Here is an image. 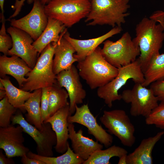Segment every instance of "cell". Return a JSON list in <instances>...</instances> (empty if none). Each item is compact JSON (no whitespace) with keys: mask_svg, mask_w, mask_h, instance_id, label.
I'll return each instance as SVG.
<instances>
[{"mask_svg":"<svg viewBox=\"0 0 164 164\" xmlns=\"http://www.w3.org/2000/svg\"><path fill=\"white\" fill-rule=\"evenodd\" d=\"M135 31L133 40L139 48L138 58L144 73L152 57L159 53L164 40V29L160 24L145 17L136 25Z\"/></svg>","mask_w":164,"mask_h":164,"instance_id":"6da1fadb","label":"cell"},{"mask_svg":"<svg viewBox=\"0 0 164 164\" xmlns=\"http://www.w3.org/2000/svg\"><path fill=\"white\" fill-rule=\"evenodd\" d=\"M98 46L82 60L78 62L79 74L92 90L103 86L118 75V69L104 58Z\"/></svg>","mask_w":164,"mask_h":164,"instance_id":"7a4b0ae2","label":"cell"},{"mask_svg":"<svg viewBox=\"0 0 164 164\" xmlns=\"http://www.w3.org/2000/svg\"><path fill=\"white\" fill-rule=\"evenodd\" d=\"M90 11L86 18L87 25L121 26L129 15V0H91Z\"/></svg>","mask_w":164,"mask_h":164,"instance_id":"3957f363","label":"cell"},{"mask_svg":"<svg viewBox=\"0 0 164 164\" xmlns=\"http://www.w3.org/2000/svg\"><path fill=\"white\" fill-rule=\"evenodd\" d=\"M56 43H51L44 49L20 88L30 92L56 84V75L53 70V58Z\"/></svg>","mask_w":164,"mask_h":164,"instance_id":"277c9868","label":"cell"},{"mask_svg":"<svg viewBox=\"0 0 164 164\" xmlns=\"http://www.w3.org/2000/svg\"><path fill=\"white\" fill-rule=\"evenodd\" d=\"M44 7L48 17L70 27L86 18L91 4L90 0H50Z\"/></svg>","mask_w":164,"mask_h":164,"instance_id":"5b68a950","label":"cell"},{"mask_svg":"<svg viewBox=\"0 0 164 164\" xmlns=\"http://www.w3.org/2000/svg\"><path fill=\"white\" fill-rule=\"evenodd\" d=\"M118 69L117 76L105 85L97 88V94L100 98L103 99L109 108L112 106V103L115 101L121 100L119 90L132 79L135 83L142 84L144 81V73L142 70L139 59Z\"/></svg>","mask_w":164,"mask_h":164,"instance_id":"8992f818","label":"cell"},{"mask_svg":"<svg viewBox=\"0 0 164 164\" xmlns=\"http://www.w3.org/2000/svg\"><path fill=\"white\" fill-rule=\"evenodd\" d=\"M103 43L101 49L102 55L109 63L118 68L134 62L140 55L139 47L128 32L115 42L107 39Z\"/></svg>","mask_w":164,"mask_h":164,"instance_id":"52a82bcc","label":"cell"},{"mask_svg":"<svg viewBox=\"0 0 164 164\" xmlns=\"http://www.w3.org/2000/svg\"><path fill=\"white\" fill-rule=\"evenodd\" d=\"M22 113L19 109L17 110L11 118L12 124L21 126L24 132L32 138L36 144L37 154L44 156H53V148L56 144L57 138L50 124L43 122V129L40 130L28 122L23 117Z\"/></svg>","mask_w":164,"mask_h":164,"instance_id":"ba28073f","label":"cell"},{"mask_svg":"<svg viewBox=\"0 0 164 164\" xmlns=\"http://www.w3.org/2000/svg\"><path fill=\"white\" fill-rule=\"evenodd\" d=\"M100 120L108 132L117 137L125 146L131 147L134 144L135 127L124 110H105Z\"/></svg>","mask_w":164,"mask_h":164,"instance_id":"9c48e42d","label":"cell"},{"mask_svg":"<svg viewBox=\"0 0 164 164\" xmlns=\"http://www.w3.org/2000/svg\"><path fill=\"white\" fill-rule=\"evenodd\" d=\"M121 95L122 100L130 104V113L133 116L146 118L159 105V101L152 90L142 84L135 83L132 89L124 90Z\"/></svg>","mask_w":164,"mask_h":164,"instance_id":"30bf717a","label":"cell"},{"mask_svg":"<svg viewBox=\"0 0 164 164\" xmlns=\"http://www.w3.org/2000/svg\"><path fill=\"white\" fill-rule=\"evenodd\" d=\"M44 6L40 0H34L32 10L26 15L18 19L8 20L11 26L24 31L35 41L44 30L48 23Z\"/></svg>","mask_w":164,"mask_h":164,"instance_id":"8fae6325","label":"cell"},{"mask_svg":"<svg viewBox=\"0 0 164 164\" xmlns=\"http://www.w3.org/2000/svg\"><path fill=\"white\" fill-rule=\"evenodd\" d=\"M67 121L68 123H77L86 127L89 134L92 135L96 141L105 147H108L112 145L113 137L97 123L87 104L80 107L77 105L74 114L68 117Z\"/></svg>","mask_w":164,"mask_h":164,"instance_id":"7c38bea8","label":"cell"},{"mask_svg":"<svg viewBox=\"0 0 164 164\" xmlns=\"http://www.w3.org/2000/svg\"><path fill=\"white\" fill-rule=\"evenodd\" d=\"M80 77L78 70L73 64L69 69L61 71L56 75V84L64 87L68 94L71 115L75 112L76 106L83 103L86 96Z\"/></svg>","mask_w":164,"mask_h":164,"instance_id":"4fadbf2b","label":"cell"},{"mask_svg":"<svg viewBox=\"0 0 164 164\" xmlns=\"http://www.w3.org/2000/svg\"><path fill=\"white\" fill-rule=\"evenodd\" d=\"M7 31L13 41L12 47L8 51V55L19 56L32 69L36 63L38 53L32 45L33 39L24 31L14 27L8 28Z\"/></svg>","mask_w":164,"mask_h":164,"instance_id":"5bb4252c","label":"cell"},{"mask_svg":"<svg viewBox=\"0 0 164 164\" xmlns=\"http://www.w3.org/2000/svg\"><path fill=\"white\" fill-rule=\"evenodd\" d=\"M23 132L19 125L15 127L12 124L6 127H0V148L8 157H21L29 151L24 144Z\"/></svg>","mask_w":164,"mask_h":164,"instance_id":"9a60e30c","label":"cell"},{"mask_svg":"<svg viewBox=\"0 0 164 164\" xmlns=\"http://www.w3.org/2000/svg\"><path fill=\"white\" fill-rule=\"evenodd\" d=\"M121 26H116L100 36L86 39H80L71 37L67 31L63 37L73 46L76 54L74 56L78 62L84 59L92 53L101 43L108 38L118 34L122 31Z\"/></svg>","mask_w":164,"mask_h":164,"instance_id":"2e32d148","label":"cell"},{"mask_svg":"<svg viewBox=\"0 0 164 164\" xmlns=\"http://www.w3.org/2000/svg\"><path fill=\"white\" fill-rule=\"evenodd\" d=\"M70 115L68 104L58 110L43 122L50 123L55 132L57 142L54 148L56 152L59 153H64L67 149L69 144L67 118Z\"/></svg>","mask_w":164,"mask_h":164,"instance_id":"e0dca14e","label":"cell"},{"mask_svg":"<svg viewBox=\"0 0 164 164\" xmlns=\"http://www.w3.org/2000/svg\"><path fill=\"white\" fill-rule=\"evenodd\" d=\"M68 128L73 150L84 161L95 151L103 149V145L84 136L81 129L76 132L73 123H68Z\"/></svg>","mask_w":164,"mask_h":164,"instance_id":"ac0fdd59","label":"cell"},{"mask_svg":"<svg viewBox=\"0 0 164 164\" xmlns=\"http://www.w3.org/2000/svg\"><path fill=\"white\" fill-rule=\"evenodd\" d=\"M67 31L66 29L61 33L54 49L53 70L56 75L61 71L69 69L74 63L78 61L74 56L76 51L74 48L63 37Z\"/></svg>","mask_w":164,"mask_h":164,"instance_id":"d6986e66","label":"cell"},{"mask_svg":"<svg viewBox=\"0 0 164 164\" xmlns=\"http://www.w3.org/2000/svg\"><path fill=\"white\" fill-rule=\"evenodd\" d=\"M32 69L19 56L13 55L10 57L4 55L0 56V75L3 78L8 74L17 80L20 88L26 81L25 76Z\"/></svg>","mask_w":164,"mask_h":164,"instance_id":"ffe728a7","label":"cell"},{"mask_svg":"<svg viewBox=\"0 0 164 164\" xmlns=\"http://www.w3.org/2000/svg\"><path fill=\"white\" fill-rule=\"evenodd\" d=\"M164 135V131L155 135L143 139L132 153L127 155V164H152V150L156 143Z\"/></svg>","mask_w":164,"mask_h":164,"instance_id":"44dd1931","label":"cell"},{"mask_svg":"<svg viewBox=\"0 0 164 164\" xmlns=\"http://www.w3.org/2000/svg\"><path fill=\"white\" fill-rule=\"evenodd\" d=\"M65 27L59 21L48 17V23L45 29L32 43L38 53H41L49 44L57 43L61 33L66 29Z\"/></svg>","mask_w":164,"mask_h":164,"instance_id":"7402d4cb","label":"cell"},{"mask_svg":"<svg viewBox=\"0 0 164 164\" xmlns=\"http://www.w3.org/2000/svg\"><path fill=\"white\" fill-rule=\"evenodd\" d=\"M42 89L34 91L32 95L25 102L24 107L27 113L26 119L39 130L43 129L41 111V99Z\"/></svg>","mask_w":164,"mask_h":164,"instance_id":"603a6c76","label":"cell"},{"mask_svg":"<svg viewBox=\"0 0 164 164\" xmlns=\"http://www.w3.org/2000/svg\"><path fill=\"white\" fill-rule=\"evenodd\" d=\"M0 81L4 86L6 96L9 102L15 107L25 113L26 111L24 104L32 95V93L17 88L6 76L0 77Z\"/></svg>","mask_w":164,"mask_h":164,"instance_id":"cb8c5ba5","label":"cell"},{"mask_svg":"<svg viewBox=\"0 0 164 164\" xmlns=\"http://www.w3.org/2000/svg\"><path fill=\"white\" fill-rule=\"evenodd\" d=\"M142 85L147 87L154 82L164 79V53L154 56L144 73Z\"/></svg>","mask_w":164,"mask_h":164,"instance_id":"d4e9b609","label":"cell"},{"mask_svg":"<svg viewBox=\"0 0 164 164\" xmlns=\"http://www.w3.org/2000/svg\"><path fill=\"white\" fill-rule=\"evenodd\" d=\"M27 156L43 162L45 164H83L84 160L75 154L70 148L69 144L67 151L57 157L42 156L29 151Z\"/></svg>","mask_w":164,"mask_h":164,"instance_id":"484cf974","label":"cell"},{"mask_svg":"<svg viewBox=\"0 0 164 164\" xmlns=\"http://www.w3.org/2000/svg\"><path fill=\"white\" fill-rule=\"evenodd\" d=\"M67 91L57 84L50 87L49 93V117L52 116L60 109L69 104Z\"/></svg>","mask_w":164,"mask_h":164,"instance_id":"4316f807","label":"cell"},{"mask_svg":"<svg viewBox=\"0 0 164 164\" xmlns=\"http://www.w3.org/2000/svg\"><path fill=\"white\" fill-rule=\"evenodd\" d=\"M127 154V151L123 148L114 145L105 149L95 151L83 164H110V160L113 157L119 158Z\"/></svg>","mask_w":164,"mask_h":164,"instance_id":"83f0119b","label":"cell"},{"mask_svg":"<svg viewBox=\"0 0 164 164\" xmlns=\"http://www.w3.org/2000/svg\"><path fill=\"white\" fill-rule=\"evenodd\" d=\"M9 101L7 96L0 101V127H6L11 125V118L17 110Z\"/></svg>","mask_w":164,"mask_h":164,"instance_id":"f1b7e54d","label":"cell"},{"mask_svg":"<svg viewBox=\"0 0 164 164\" xmlns=\"http://www.w3.org/2000/svg\"><path fill=\"white\" fill-rule=\"evenodd\" d=\"M145 122L147 125H154L158 128L164 129V102H161L145 118Z\"/></svg>","mask_w":164,"mask_h":164,"instance_id":"f546056e","label":"cell"},{"mask_svg":"<svg viewBox=\"0 0 164 164\" xmlns=\"http://www.w3.org/2000/svg\"><path fill=\"white\" fill-rule=\"evenodd\" d=\"M2 23L0 30V51L4 55H8L9 50L12 47L13 41L12 38L7 34L5 26L4 16L1 17Z\"/></svg>","mask_w":164,"mask_h":164,"instance_id":"4dcf8cb0","label":"cell"},{"mask_svg":"<svg viewBox=\"0 0 164 164\" xmlns=\"http://www.w3.org/2000/svg\"><path fill=\"white\" fill-rule=\"evenodd\" d=\"M50 87L42 88L40 107L43 123L49 118L48 112L49 93Z\"/></svg>","mask_w":164,"mask_h":164,"instance_id":"1f68e13d","label":"cell"},{"mask_svg":"<svg viewBox=\"0 0 164 164\" xmlns=\"http://www.w3.org/2000/svg\"><path fill=\"white\" fill-rule=\"evenodd\" d=\"M150 88L159 101L164 102V79L152 83L150 84Z\"/></svg>","mask_w":164,"mask_h":164,"instance_id":"d6a6232c","label":"cell"},{"mask_svg":"<svg viewBox=\"0 0 164 164\" xmlns=\"http://www.w3.org/2000/svg\"><path fill=\"white\" fill-rule=\"evenodd\" d=\"M26 0H15V5L13 7L14 10H15V12L13 13L10 16L8 19H10L13 17L16 16L19 14L21 11L22 7L24 4V2ZM34 0H27L29 3H31L32 2L34 1Z\"/></svg>","mask_w":164,"mask_h":164,"instance_id":"836d02e7","label":"cell"},{"mask_svg":"<svg viewBox=\"0 0 164 164\" xmlns=\"http://www.w3.org/2000/svg\"><path fill=\"white\" fill-rule=\"evenodd\" d=\"M150 18L160 24L164 29V10L155 12Z\"/></svg>","mask_w":164,"mask_h":164,"instance_id":"e575fe53","label":"cell"},{"mask_svg":"<svg viewBox=\"0 0 164 164\" xmlns=\"http://www.w3.org/2000/svg\"><path fill=\"white\" fill-rule=\"evenodd\" d=\"M21 157V162L23 164H45L41 161L28 157L27 155Z\"/></svg>","mask_w":164,"mask_h":164,"instance_id":"d590c367","label":"cell"},{"mask_svg":"<svg viewBox=\"0 0 164 164\" xmlns=\"http://www.w3.org/2000/svg\"><path fill=\"white\" fill-rule=\"evenodd\" d=\"M15 162L12 158L5 155L2 150L0 151V164H14Z\"/></svg>","mask_w":164,"mask_h":164,"instance_id":"8d00e7d4","label":"cell"},{"mask_svg":"<svg viewBox=\"0 0 164 164\" xmlns=\"http://www.w3.org/2000/svg\"><path fill=\"white\" fill-rule=\"evenodd\" d=\"M6 96V91L4 86L1 82L0 81V99H2Z\"/></svg>","mask_w":164,"mask_h":164,"instance_id":"74e56055","label":"cell"},{"mask_svg":"<svg viewBox=\"0 0 164 164\" xmlns=\"http://www.w3.org/2000/svg\"><path fill=\"white\" fill-rule=\"evenodd\" d=\"M127 154L124 155L119 158L118 164H127Z\"/></svg>","mask_w":164,"mask_h":164,"instance_id":"f35d334b","label":"cell"},{"mask_svg":"<svg viewBox=\"0 0 164 164\" xmlns=\"http://www.w3.org/2000/svg\"><path fill=\"white\" fill-rule=\"evenodd\" d=\"M5 0H0V6L1 10V16H4V5Z\"/></svg>","mask_w":164,"mask_h":164,"instance_id":"ab89813d","label":"cell"},{"mask_svg":"<svg viewBox=\"0 0 164 164\" xmlns=\"http://www.w3.org/2000/svg\"><path fill=\"white\" fill-rule=\"evenodd\" d=\"M41 3L44 5L46 4L50 0H40ZM90 1L91 0H90Z\"/></svg>","mask_w":164,"mask_h":164,"instance_id":"60d3db41","label":"cell"}]
</instances>
